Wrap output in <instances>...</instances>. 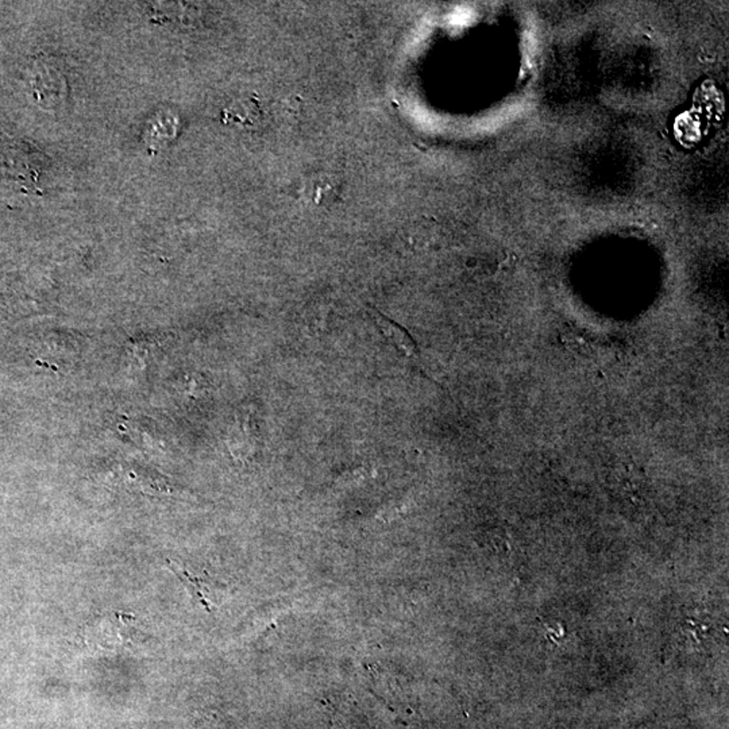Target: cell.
<instances>
[{
    "mask_svg": "<svg viewBox=\"0 0 729 729\" xmlns=\"http://www.w3.org/2000/svg\"><path fill=\"white\" fill-rule=\"evenodd\" d=\"M142 634L137 619L130 613L115 612L101 616L84 629L85 642L104 651H120L136 646Z\"/></svg>",
    "mask_w": 729,
    "mask_h": 729,
    "instance_id": "6da1fadb",
    "label": "cell"
},
{
    "mask_svg": "<svg viewBox=\"0 0 729 729\" xmlns=\"http://www.w3.org/2000/svg\"><path fill=\"white\" fill-rule=\"evenodd\" d=\"M258 430L257 425L250 415L244 414L239 417L235 430L230 436L231 453L238 458H247L253 456L257 448Z\"/></svg>",
    "mask_w": 729,
    "mask_h": 729,
    "instance_id": "7a4b0ae2",
    "label": "cell"
},
{
    "mask_svg": "<svg viewBox=\"0 0 729 729\" xmlns=\"http://www.w3.org/2000/svg\"><path fill=\"white\" fill-rule=\"evenodd\" d=\"M373 316L377 326L379 327V331L389 341L393 348L398 349L400 353H403L404 356L408 357V359L417 356V345H415V341L412 340L411 335H409L403 327L393 323L390 319L385 318L381 313L374 312Z\"/></svg>",
    "mask_w": 729,
    "mask_h": 729,
    "instance_id": "3957f363",
    "label": "cell"
},
{
    "mask_svg": "<svg viewBox=\"0 0 729 729\" xmlns=\"http://www.w3.org/2000/svg\"><path fill=\"white\" fill-rule=\"evenodd\" d=\"M167 566L172 571V573L187 586L189 593H191L203 607L210 609L211 605H213V591H211V589L207 588L202 580L192 576L189 571H184L180 566L175 565V563L170 562V561H167Z\"/></svg>",
    "mask_w": 729,
    "mask_h": 729,
    "instance_id": "277c9868",
    "label": "cell"
}]
</instances>
